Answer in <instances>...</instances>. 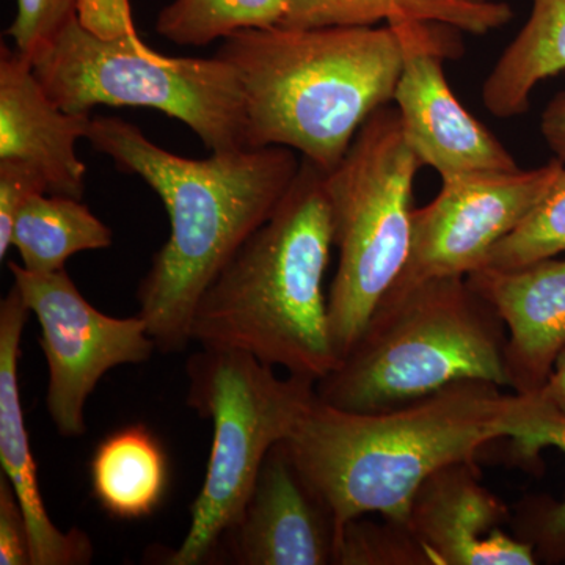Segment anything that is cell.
<instances>
[{"label": "cell", "mask_w": 565, "mask_h": 565, "mask_svg": "<svg viewBox=\"0 0 565 565\" xmlns=\"http://www.w3.org/2000/svg\"><path fill=\"white\" fill-rule=\"evenodd\" d=\"M87 140L120 172L147 182L166 206L170 237L152 258L137 300L158 351H184L204 289L274 214L302 161L285 147L182 158L114 117L92 118Z\"/></svg>", "instance_id": "1"}, {"label": "cell", "mask_w": 565, "mask_h": 565, "mask_svg": "<svg viewBox=\"0 0 565 565\" xmlns=\"http://www.w3.org/2000/svg\"><path fill=\"white\" fill-rule=\"evenodd\" d=\"M565 166L444 180L437 196L414 211L407 263L393 286L467 277L484 266L494 245L533 214L563 177Z\"/></svg>", "instance_id": "10"}, {"label": "cell", "mask_w": 565, "mask_h": 565, "mask_svg": "<svg viewBox=\"0 0 565 565\" xmlns=\"http://www.w3.org/2000/svg\"><path fill=\"white\" fill-rule=\"evenodd\" d=\"M31 310L17 286L0 302V465L28 520L32 565H85L90 539L79 530L63 533L52 523L41 494L20 388L21 338Z\"/></svg>", "instance_id": "16"}, {"label": "cell", "mask_w": 565, "mask_h": 565, "mask_svg": "<svg viewBox=\"0 0 565 565\" xmlns=\"http://www.w3.org/2000/svg\"><path fill=\"white\" fill-rule=\"evenodd\" d=\"M93 497L107 514L140 520L161 505L169 487V460L143 424L104 438L90 463Z\"/></svg>", "instance_id": "18"}, {"label": "cell", "mask_w": 565, "mask_h": 565, "mask_svg": "<svg viewBox=\"0 0 565 565\" xmlns=\"http://www.w3.org/2000/svg\"><path fill=\"white\" fill-rule=\"evenodd\" d=\"M90 114H71L52 102L31 61L0 46V162L39 174L47 192L82 200L87 167L77 140L87 139Z\"/></svg>", "instance_id": "15"}, {"label": "cell", "mask_w": 565, "mask_h": 565, "mask_svg": "<svg viewBox=\"0 0 565 565\" xmlns=\"http://www.w3.org/2000/svg\"><path fill=\"white\" fill-rule=\"evenodd\" d=\"M519 405V394L479 381L377 414L338 411L316 394L285 444L338 533L366 515L407 523L430 475L473 460L498 438L512 440Z\"/></svg>", "instance_id": "2"}, {"label": "cell", "mask_w": 565, "mask_h": 565, "mask_svg": "<svg viewBox=\"0 0 565 565\" xmlns=\"http://www.w3.org/2000/svg\"><path fill=\"white\" fill-rule=\"evenodd\" d=\"M403 47V70L393 102L407 143L441 181L468 174L511 173L519 163L446 81L444 62L462 55L456 29L437 22H388Z\"/></svg>", "instance_id": "11"}, {"label": "cell", "mask_w": 565, "mask_h": 565, "mask_svg": "<svg viewBox=\"0 0 565 565\" xmlns=\"http://www.w3.org/2000/svg\"><path fill=\"white\" fill-rule=\"evenodd\" d=\"M512 18L511 6L497 0H288L280 25L321 29L416 20L486 35L504 28Z\"/></svg>", "instance_id": "17"}, {"label": "cell", "mask_w": 565, "mask_h": 565, "mask_svg": "<svg viewBox=\"0 0 565 565\" xmlns=\"http://www.w3.org/2000/svg\"><path fill=\"white\" fill-rule=\"evenodd\" d=\"M541 132L557 161L565 166V90L557 93L545 107Z\"/></svg>", "instance_id": "29"}, {"label": "cell", "mask_w": 565, "mask_h": 565, "mask_svg": "<svg viewBox=\"0 0 565 565\" xmlns=\"http://www.w3.org/2000/svg\"><path fill=\"white\" fill-rule=\"evenodd\" d=\"M508 505L481 482L473 460L446 465L419 487L407 526L430 565H534L533 545L505 526Z\"/></svg>", "instance_id": "12"}, {"label": "cell", "mask_w": 565, "mask_h": 565, "mask_svg": "<svg viewBox=\"0 0 565 565\" xmlns=\"http://www.w3.org/2000/svg\"><path fill=\"white\" fill-rule=\"evenodd\" d=\"M0 565H32L28 520L3 475L0 476Z\"/></svg>", "instance_id": "27"}, {"label": "cell", "mask_w": 565, "mask_h": 565, "mask_svg": "<svg viewBox=\"0 0 565 565\" xmlns=\"http://www.w3.org/2000/svg\"><path fill=\"white\" fill-rule=\"evenodd\" d=\"M333 245L326 172L302 159L274 214L204 289L192 343L247 352L318 384L338 363L323 292Z\"/></svg>", "instance_id": "3"}, {"label": "cell", "mask_w": 565, "mask_h": 565, "mask_svg": "<svg viewBox=\"0 0 565 565\" xmlns=\"http://www.w3.org/2000/svg\"><path fill=\"white\" fill-rule=\"evenodd\" d=\"M188 404L214 427L191 526L166 564L206 563L233 530L270 449L316 397V382L286 375L247 352L202 348L188 362Z\"/></svg>", "instance_id": "8"}, {"label": "cell", "mask_w": 565, "mask_h": 565, "mask_svg": "<svg viewBox=\"0 0 565 565\" xmlns=\"http://www.w3.org/2000/svg\"><path fill=\"white\" fill-rule=\"evenodd\" d=\"M565 253V170L555 188L515 232L494 245L484 266L512 269ZM481 269V267H479Z\"/></svg>", "instance_id": "23"}, {"label": "cell", "mask_w": 565, "mask_h": 565, "mask_svg": "<svg viewBox=\"0 0 565 565\" xmlns=\"http://www.w3.org/2000/svg\"><path fill=\"white\" fill-rule=\"evenodd\" d=\"M241 565H337L338 531L285 440L264 459L243 514L226 534Z\"/></svg>", "instance_id": "13"}, {"label": "cell", "mask_w": 565, "mask_h": 565, "mask_svg": "<svg viewBox=\"0 0 565 565\" xmlns=\"http://www.w3.org/2000/svg\"><path fill=\"white\" fill-rule=\"evenodd\" d=\"M520 396L514 445L523 459H534L544 448L565 455V414L535 394ZM514 534L533 545L539 563L565 564V497H530L512 516Z\"/></svg>", "instance_id": "21"}, {"label": "cell", "mask_w": 565, "mask_h": 565, "mask_svg": "<svg viewBox=\"0 0 565 565\" xmlns=\"http://www.w3.org/2000/svg\"><path fill=\"white\" fill-rule=\"evenodd\" d=\"M505 348L504 322L467 277L393 286L316 394L338 411L377 414L465 381L509 388Z\"/></svg>", "instance_id": "5"}, {"label": "cell", "mask_w": 565, "mask_h": 565, "mask_svg": "<svg viewBox=\"0 0 565 565\" xmlns=\"http://www.w3.org/2000/svg\"><path fill=\"white\" fill-rule=\"evenodd\" d=\"M76 20L103 40L139 35L129 0H76Z\"/></svg>", "instance_id": "28"}, {"label": "cell", "mask_w": 565, "mask_h": 565, "mask_svg": "<svg viewBox=\"0 0 565 565\" xmlns=\"http://www.w3.org/2000/svg\"><path fill=\"white\" fill-rule=\"evenodd\" d=\"M14 286L40 323V344L50 370L46 405L63 437L87 433L85 405L104 374L121 364L150 360L158 349L147 322L114 318L93 307L66 270L36 274L10 262Z\"/></svg>", "instance_id": "9"}, {"label": "cell", "mask_w": 565, "mask_h": 565, "mask_svg": "<svg viewBox=\"0 0 565 565\" xmlns=\"http://www.w3.org/2000/svg\"><path fill=\"white\" fill-rule=\"evenodd\" d=\"M565 71V0H533L530 18L482 85V103L498 118L530 109L541 82Z\"/></svg>", "instance_id": "19"}, {"label": "cell", "mask_w": 565, "mask_h": 565, "mask_svg": "<svg viewBox=\"0 0 565 565\" xmlns=\"http://www.w3.org/2000/svg\"><path fill=\"white\" fill-rule=\"evenodd\" d=\"M243 87L247 147H285L332 172L371 115L390 106L403 70L392 25L233 33L217 51Z\"/></svg>", "instance_id": "4"}, {"label": "cell", "mask_w": 565, "mask_h": 565, "mask_svg": "<svg viewBox=\"0 0 565 565\" xmlns=\"http://www.w3.org/2000/svg\"><path fill=\"white\" fill-rule=\"evenodd\" d=\"M337 565H430L429 556L407 523L366 516L352 520L338 533Z\"/></svg>", "instance_id": "24"}, {"label": "cell", "mask_w": 565, "mask_h": 565, "mask_svg": "<svg viewBox=\"0 0 565 565\" xmlns=\"http://www.w3.org/2000/svg\"><path fill=\"white\" fill-rule=\"evenodd\" d=\"M114 234L81 200L40 193L24 204L13 226L11 245L24 269L36 274L65 269L71 256L110 247Z\"/></svg>", "instance_id": "20"}, {"label": "cell", "mask_w": 565, "mask_h": 565, "mask_svg": "<svg viewBox=\"0 0 565 565\" xmlns=\"http://www.w3.org/2000/svg\"><path fill=\"white\" fill-rule=\"evenodd\" d=\"M76 17V0H17V14L6 35L28 61L46 47Z\"/></svg>", "instance_id": "25"}, {"label": "cell", "mask_w": 565, "mask_h": 565, "mask_svg": "<svg viewBox=\"0 0 565 565\" xmlns=\"http://www.w3.org/2000/svg\"><path fill=\"white\" fill-rule=\"evenodd\" d=\"M399 114L371 115L332 172L326 173L338 267L329 292L338 362L403 273L412 243L414 184L422 169Z\"/></svg>", "instance_id": "7"}, {"label": "cell", "mask_w": 565, "mask_h": 565, "mask_svg": "<svg viewBox=\"0 0 565 565\" xmlns=\"http://www.w3.org/2000/svg\"><path fill=\"white\" fill-rule=\"evenodd\" d=\"M40 193L50 192L39 174L20 163L0 162V259L10 250L18 214Z\"/></svg>", "instance_id": "26"}, {"label": "cell", "mask_w": 565, "mask_h": 565, "mask_svg": "<svg viewBox=\"0 0 565 565\" xmlns=\"http://www.w3.org/2000/svg\"><path fill=\"white\" fill-rule=\"evenodd\" d=\"M31 63L52 102L71 114L150 107L184 122L211 152L248 148L243 87L217 55L169 57L139 35L98 39L74 17Z\"/></svg>", "instance_id": "6"}, {"label": "cell", "mask_w": 565, "mask_h": 565, "mask_svg": "<svg viewBox=\"0 0 565 565\" xmlns=\"http://www.w3.org/2000/svg\"><path fill=\"white\" fill-rule=\"evenodd\" d=\"M288 0H173L159 13L156 32L178 46L202 47L250 29L280 25Z\"/></svg>", "instance_id": "22"}, {"label": "cell", "mask_w": 565, "mask_h": 565, "mask_svg": "<svg viewBox=\"0 0 565 565\" xmlns=\"http://www.w3.org/2000/svg\"><path fill=\"white\" fill-rule=\"evenodd\" d=\"M467 280L504 322L509 388L522 396L541 392L565 348V258L481 267Z\"/></svg>", "instance_id": "14"}, {"label": "cell", "mask_w": 565, "mask_h": 565, "mask_svg": "<svg viewBox=\"0 0 565 565\" xmlns=\"http://www.w3.org/2000/svg\"><path fill=\"white\" fill-rule=\"evenodd\" d=\"M537 394L544 397L546 403L555 405L556 408H559L565 414V348L561 355L557 356L548 382Z\"/></svg>", "instance_id": "30"}]
</instances>
